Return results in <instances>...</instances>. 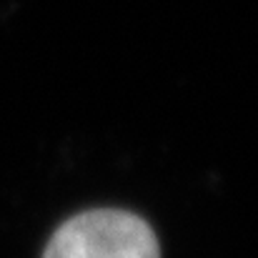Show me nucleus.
Returning a JSON list of instances; mask_svg holds the SVG:
<instances>
[{
	"mask_svg": "<svg viewBox=\"0 0 258 258\" xmlns=\"http://www.w3.org/2000/svg\"><path fill=\"white\" fill-rule=\"evenodd\" d=\"M43 258H161V246L141 216L93 208L68 218L48 241Z\"/></svg>",
	"mask_w": 258,
	"mask_h": 258,
	"instance_id": "f257e3e1",
	"label": "nucleus"
}]
</instances>
